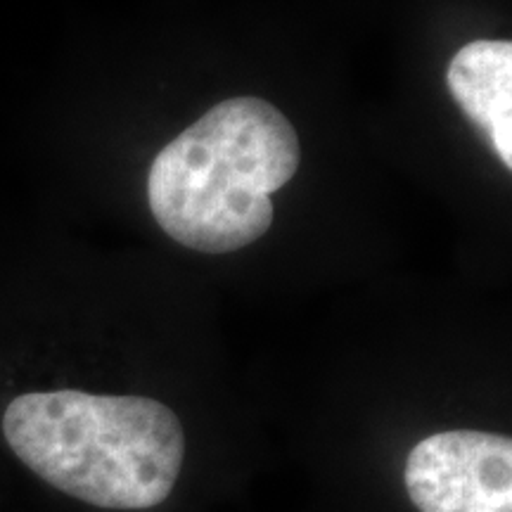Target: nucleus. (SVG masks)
I'll return each mask as SVG.
<instances>
[{
  "label": "nucleus",
  "instance_id": "nucleus-1",
  "mask_svg": "<svg viewBox=\"0 0 512 512\" xmlns=\"http://www.w3.org/2000/svg\"><path fill=\"white\" fill-rule=\"evenodd\" d=\"M3 437L36 477L102 510L157 508L185 463L181 418L150 396L19 394L3 413Z\"/></svg>",
  "mask_w": 512,
  "mask_h": 512
},
{
  "label": "nucleus",
  "instance_id": "nucleus-4",
  "mask_svg": "<svg viewBox=\"0 0 512 512\" xmlns=\"http://www.w3.org/2000/svg\"><path fill=\"white\" fill-rule=\"evenodd\" d=\"M446 83L465 117L482 128L505 169H512V43H467L448 64Z\"/></svg>",
  "mask_w": 512,
  "mask_h": 512
},
{
  "label": "nucleus",
  "instance_id": "nucleus-2",
  "mask_svg": "<svg viewBox=\"0 0 512 512\" xmlns=\"http://www.w3.org/2000/svg\"><path fill=\"white\" fill-rule=\"evenodd\" d=\"M299 157L297 131L271 102H219L155 157L147 202L178 245L238 252L271 228L273 195L297 174Z\"/></svg>",
  "mask_w": 512,
  "mask_h": 512
},
{
  "label": "nucleus",
  "instance_id": "nucleus-3",
  "mask_svg": "<svg viewBox=\"0 0 512 512\" xmlns=\"http://www.w3.org/2000/svg\"><path fill=\"white\" fill-rule=\"evenodd\" d=\"M403 486L418 512H512V439L434 432L408 451Z\"/></svg>",
  "mask_w": 512,
  "mask_h": 512
}]
</instances>
